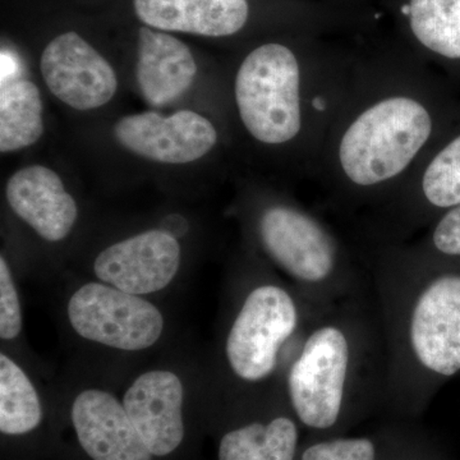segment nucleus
<instances>
[{"label":"nucleus","instance_id":"nucleus-1","mask_svg":"<svg viewBox=\"0 0 460 460\" xmlns=\"http://www.w3.org/2000/svg\"><path fill=\"white\" fill-rule=\"evenodd\" d=\"M367 33L314 174L347 214L386 201L460 120L456 86L394 35L377 41Z\"/></svg>","mask_w":460,"mask_h":460},{"label":"nucleus","instance_id":"nucleus-2","mask_svg":"<svg viewBox=\"0 0 460 460\" xmlns=\"http://www.w3.org/2000/svg\"><path fill=\"white\" fill-rule=\"evenodd\" d=\"M365 263L385 341L386 404L423 410L460 375V262L405 242L368 246Z\"/></svg>","mask_w":460,"mask_h":460},{"label":"nucleus","instance_id":"nucleus-3","mask_svg":"<svg viewBox=\"0 0 460 460\" xmlns=\"http://www.w3.org/2000/svg\"><path fill=\"white\" fill-rule=\"evenodd\" d=\"M362 33H296L290 41H263L250 49L233 83L248 137L261 146L295 151L314 177L352 81Z\"/></svg>","mask_w":460,"mask_h":460},{"label":"nucleus","instance_id":"nucleus-4","mask_svg":"<svg viewBox=\"0 0 460 460\" xmlns=\"http://www.w3.org/2000/svg\"><path fill=\"white\" fill-rule=\"evenodd\" d=\"M386 383L385 341L370 286L314 317L281 389L302 426L326 432L386 404Z\"/></svg>","mask_w":460,"mask_h":460},{"label":"nucleus","instance_id":"nucleus-5","mask_svg":"<svg viewBox=\"0 0 460 460\" xmlns=\"http://www.w3.org/2000/svg\"><path fill=\"white\" fill-rule=\"evenodd\" d=\"M323 310L270 272H253L239 286L223 341L224 363L238 392H281L288 366Z\"/></svg>","mask_w":460,"mask_h":460},{"label":"nucleus","instance_id":"nucleus-6","mask_svg":"<svg viewBox=\"0 0 460 460\" xmlns=\"http://www.w3.org/2000/svg\"><path fill=\"white\" fill-rule=\"evenodd\" d=\"M253 238L266 261L320 308L370 288L352 250L319 214L292 199H269L253 213Z\"/></svg>","mask_w":460,"mask_h":460},{"label":"nucleus","instance_id":"nucleus-7","mask_svg":"<svg viewBox=\"0 0 460 460\" xmlns=\"http://www.w3.org/2000/svg\"><path fill=\"white\" fill-rule=\"evenodd\" d=\"M458 205L460 120L386 201L362 215L359 232L368 246L405 243Z\"/></svg>","mask_w":460,"mask_h":460},{"label":"nucleus","instance_id":"nucleus-8","mask_svg":"<svg viewBox=\"0 0 460 460\" xmlns=\"http://www.w3.org/2000/svg\"><path fill=\"white\" fill-rule=\"evenodd\" d=\"M66 316L81 338L124 352L150 349L165 328L155 305L102 281L78 288L66 305Z\"/></svg>","mask_w":460,"mask_h":460},{"label":"nucleus","instance_id":"nucleus-9","mask_svg":"<svg viewBox=\"0 0 460 460\" xmlns=\"http://www.w3.org/2000/svg\"><path fill=\"white\" fill-rule=\"evenodd\" d=\"M394 36L429 68L460 84V0H380Z\"/></svg>","mask_w":460,"mask_h":460},{"label":"nucleus","instance_id":"nucleus-10","mask_svg":"<svg viewBox=\"0 0 460 460\" xmlns=\"http://www.w3.org/2000/svg\"><path fill=\"white\" fill-rule=\"evenodd\" d=\"M114 136L135 155L171 165L202 159L219 141L214 123L193 111L168 117L155 111L126 115L115 123Z\"/></svg>","mask_w":460,"mask_h":460},{"label":"nucleus","instance_id":"nucleus-11","mask_svg":"<svg viewBox=\"0 0 460 460\" xmlns=\"http://www.w3.org/2000/svg\"><path fill=\"white\" fill-rule=\"evenodd\" d=\"M40 71L50 93L75 111L104 107L118 90L113 66L75 31L60 33L47 45Z\"/></svg>","mask_w":460,"mask_h":460},{"label":"nucleus","instance_id":"nucleus-12","mask_svg":"<svg viewBox=\"0 0 460 460\" xmlns=\"http://www.w3.org/2000/svg\"><path fill=\"white\" fill-rule=\"evenodd\" d=\"M181 261L175 235L163 228L150 229L102 250L93 272L102 283L142 296L165 289L177 277Z\"/></svg>","mask_w":460,"mask_h":460},{"label":"nucleus","instance_id":"nucleus-13","mask_svg":"<svg viewBox=\"0 0 460 460\" xmlns=\"http://www.w3.org/2000/svg\"><path fill=\"white\" fill-rule=\"evenodd\" d=\"M183 383L171 370L144 372L127 387L124 408L154 456H169L183 441Z\"/></svg>","mask_w":460,"mask_h":460},{"label":"nucleus","instance_id":"nucleus-14","mask_svg":"<svg viewBox=\"0 0 460 460\" xmlns=\"http://www.w3.org/2000/svg\"><path fill=\"white\" fill-rule=\"evenodd\" d=\"M78 443L93 460H153L123 402L107 390H83L71 411Z\"/></svg>","mask_w":460,"mask_h":460},{"label":"nucleus","instance_id":"nucleus-15","mask_svg":"<svg viewBox=\"0 0 460 460\" xmlns=\"http://www.w3.org/2000/svg\"><path fill=\"white\" fill-rule=\"evenodd\" d=\"M5 196L13 213L51 243L68 237L77 222V202L59 174L47 166L30 165L14 172Z\"/></svg>","mask_w":460,"mask_h":460},{"label":"nucleus","instance_id":"nucleus-16","mask_svg":"<svg viewBox=\"0 0 460 460\" xmlns=\"http://www.w3.org/2000/svg\"><path fill=\"white\" fill-rule=\"evenodd\" d=\"M136 16L151 29L206 38H232L252 21L251 0H133Z\"/></svg>","mask_w":460,"mask_h":460},{"label":"nucleus","instance_id":"nucleus-17","mask_svg":"<svg viewBox=\"0 0 460 460\" xmlns=\"http://www.w3.org/2000/svg\"><path fill=\"white\" fill-rule=\"evenodd\" d=\"M198 63L190 48L169 32L138 30L136 81L151 107H165L192 86Z\"/></svg>","mask_w":460,"mask_h":460},{"label":"nucleus","instance_id":"nucleus-18","mask_svg":"<svg viewBox=\"0 0 460 460\" xmlns=\"http://www.w3.org/2000/svg\"><path fill=\"white\" fill-rule=\"evenodd\" d=\"M298 423L290 411L229 429L220 438L217 460H295L299 445Z\"/></svg>","mask_w":460,"mask_h":460},{"label":"nucleus","instance_id":"nucleus-19","mask_svg":"<svg viewBox=\"0 0 460 460\" xmlns=\"http://www.w3.org/2000/svg\"><path fill=\"white\" fill-rule=\"evenodd\" d=\"M44 105L38 86L29 80L3 84L0 93V151L32 146L44 135Z\"/></svg>","mask_w":460,"mask_h":460},{"label":"nucleus","instance_id":"nucleus-20","mask_svg":"<svg viewBox=\"0 0 460 460\" xmlns=\"http://www.w3.org/2000/svg\"><path fill=\"white\" fill-rule=\"evenodd\" d=\"M42 404L38 390L23 368L0 354V431L8 436L29 434L40 426Z\"/></svg>","mask_w":460,"mask_h":460},{"label":"nucleus","instance_id":"nucleus-21","mask_svg":"<svg viewBox=\"0 0 460 460\" xmlns=\"http://www.w3.org/2000/svg\"><path fill=\"white\" fill-rule=\"evenodd\" d=\"M408 243L434 259L460 262V205L436 217Z\"/></svg>","mask_w":460,"mask_h":460},{"label":"nucleus","instance_id":"nucleus-22","mask_svg":"<svg viewBox=\"0 0 460 460\" xmlns=\"http://www.w3.org/2000/svg\"><path fill=\"white\" fill-rule=\"evenodd\" d=\"M301 460H380L371 438H338L308 445Z\"/></svg>","mask_w":460,"mask_h":460},{"label":"nucleus","instance_id":"nucleus-23","mask_svg":"<svg viewBox=\"0 0 460 460\" xmlns=\"http://www.w3.org/2000/svg\"><path fill=\"white\" fill-rule=\"evenodd\" d=\"M23 328L22 307L13 274L4 256L0 257V338L13 341Z\"/></svg>","mask_w":460,"mask_h":460},{"label":"nucleus","instance_id":"nucleus-24","mask_svg":"<svg viewBox=\"0 0 460 460\" xmlns=\"http://www.w3.org/2000/svg\"><path fill=\"white\" fill-rule=\"evenodd\" d=\"M319 2H325V0H319Z\"/></svg>","mask_w":460,"mask_h":460}]
</instances>
